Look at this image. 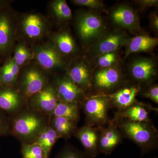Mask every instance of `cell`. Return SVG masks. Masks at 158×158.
Instances as JSON below:
<instances>
[{
	"mask_svg": "<svg viewBox=\"0 0 158 158\" xmlns=\"http://www.w3.org/2000/svg\"><path fill=\"white\" fill-rule=\"evenodd\" d=\"M151 111L157 112L158 109L139 102L124 110L117 111L113 118L139 122H151L149 116Z\"/></svg>",
	"mask_w": 158,
	"mask_h": 158,
	"instance_id": "cell-22",
	"label": "cell"
},
{
	"mask_svg": "<svg viewBox=\"0 0 158 158\" xmlns=\"http://www.w3.org/2000/svg\"><path fill=\"white\" fill-rule=\"evenodd\" d=\"M100 127H94L85 123L78 129L74 136L81 142L86 155L90 158H94L100 153Z\"/></svg>",
	"mask_w": 158,
	"mask_h": 158,
	"instance_id": "cell-18",
	"label": "cell"
},
{
	"mask_svg": "<svg viewBox=\"0 0 158 158\" xmlns=\"http://www.w3.org/2000/svg\"><path fill=\"white\" fill-rule=\"evenodd\" d=\"M154 158H158V157H155Z\"/></svg>",
	"mask_w": 158,
	"mask_h": 158,
	"instance_id": "cell-39",
	"label": "cell"
},
{
	"mask_svg": "<svg viewBox=\"0 0 158 158\" xmlns=\"http://www.w3.org/2000/svg\"><path fill=\"white\" fill-rule=\"evenodd\" d=\"M111 16L115 24L130 32L134 33L141 30L138 15L128 5H122L116 7L112 11Z\"/></svg>",
	"mask_w": 158,
	"mask_h": 158,
	"instance_id": "cell-21",
	"label": "cell"
},
{
	"mask_svg": "<svg viewBox=\"0 0 158 158\" xmlns=\"http://www.w3.org/2000/svg\"><path fill=\"white\" fill-rule=\"evenodd\" d=\"M46 15L54 28L58 29L68 27L73 19L72 11L65 0H51L47 6Z\"/></svg>",
	"mask_w": 158,
	"mask_h": 158,
	"instance_id": "cell-16",
	"label": "cell"
},
{
	"mask_svg": "<svg viewBox=\"0 0 158 158\" xmlns=\"http://www.w3.org/2000/svg\"><path fill=\"white\" fill-rule=\"evenodd\" d=\"M123 137L116 123L112 120L107 125L100 127L99 142L100 153L110 155L121 143Z\"/></svg>",
	"mask_w": 158,
	"mask_h": 158,
	"instance_id": "cell-20",
	"label": "cell"
},
{
	"mask_svg": "<svg viewBox=\"0 0 158 158\" xmlns=\"http://www.w3.org/2000/svg\"><path fill=\"white\" fill-rule=\"evenodd\" d=\"M141 90V86L136 83L121 86L113 93L102 95L109 99L111 108H116L119 112L139 102L136 97Z\"/></svg>",
	"mask_w": 158,
	"mask_h": 158,
	"instance_id": "cell-15",
	"label": "cell"
},
{
	"mask_svg": "<svg viewBox=\"0 0 158 158\" xmlns=\"http://www.w3.org/2000/svg\"><path fill=\"white\" fill-rule=\"evenodd\" d=\"M144 98L149 99L156 103H158V86L157 84L150 85L142 93Z\"/></svg>",
	"mask_w": 158,
	"mask_h": 158,
	"instance_id": "cell-34",
	"label": "cell"
},
{
	"mask_svg": "<svg viewBox=\"0 0 158 158\" xmlns=\"http://www.w3.org/2000/svg\"><path fill=\"white\" fill-rule=\"evenodd\" d=\"M81 104L59 101L51 116H59L78 122L80 119Z\"/></svg>",
	"mask_w": 158,
	"mask_h": 158,
	"instance_id": "cell-26",
	"label": "cell"
},
{
	"mask_svg": "<svg viewBox=\"0 0 158 158\" xmlns=\"http://www.w3.org/2000/svg\"><path fill=\"white\" fill-rule=\"evenodd\" d=\"M48 39L58 52L69 62L80 56L78 48L68 27L53 31Z\"/></svg>",
	"mask_w": 158,
	"mask_h": 158,
	"instance_id": "cell-13",
	"label": "cell"
},
{
	"mask_svg": "<svg viewBox=\"0 0 158 158\" xmlns=\"http://www.w3.org/2000/svg\"><path fill=\"white\" fill-rule=\"evenodd\" d=\"M53 31L46 15L36 11H17V40L30 47L45 41Z\"/></svg>",
	"mask_w": 158,
	"mask_h": 158,
	"instance_id": "cell-2",
	"label": "cell"
},
{
	"mask_svg": "<svg viewBox=\"0 0 158 158\" xmlns=\"http://www.w3.org/2000/svg\"><path fill=\"white\" fill-rule=\"evenodd\" d=\"M55 158H90L84 151L80 150L73 145L66 143Z\"/></svg>",
	"mask_w": 158,
	"mask_h": 158,
	"instance_id": "cell-30",
	"label": "cell"
},
{
	"mask_svg": "<svg viewBox=\"0 0 158 158\" xmlns=\"http://www.w3.org/2000/svg\"><path fill=\"white\" fill-rule=\"evenodd\" d=\"M81 106L86 116L85 123L94 127H101L110 123L108 113L111 107L106 97L102 94L87 97Z\"/></svg>",
	"mask_w": 158,
	"mask_h": 158,
	"instance_id": "cell-8",
	"label": "cell"
},
{
	"mask_svg": "<svg viewBox=\"0 0 158 158\" xmlns=\"http://www.w3.org/2000/svg\"><path fill=\"white\" fill-rule=\"evenodd\" d=\"M130 73L133 79L140 85H151L156 77V64L152 59L141 58L136 59L130 67Z\"/></svg>",
	"mask_w": 158,
	"mask_h": 158,
	"instance_id": "cell-19",
	"label": "cell"
},
{
	"mask_svg": "<svg viewBox=\"0 0 158 158\" xmlns=\"http://www.w3.org/2000/svg\"><path fill=\"white\" fill-rule=\"evenodd\" d=\"M77 123L59 116H50L49 126L53 129L59 138L66 141L74 136L77 130Z\"/></svg>",
	"mask_w": 158,
	"mask_h": 158,
	"instance_id": "cell-24",
	"label": "cell"
},
{
	"mask_svg": "<svg viewBox=\"0 0 158 158\" xmlns=\"http://www.w3.org/2000/svg\"><path fill=\"white\" fill-rule=\"evenodd\" d=\"M71 2L75 6L88 7L92 9H100L104 7L103 3L99 0H72Z\"/></svg>",
	"mask_w": 158,
	"mask_h": 158,
	"instance_id": "cell-33",
	"label": "cell"
},
{
	"mask_svg": "<svg viewBox=\"0 0 158 158\" xmlns=\"http://www.w3.org/2000/svg\"><path fill=\"white\" fill-rule=\"evenodd\" d=\"M27 106V99L15 86L0 84V110L11 117Z\"/></svg>",
	"mask_w": 158,
	"mask_h": 158,
	"instance_id": "cell-12",
	"label": "cell"
},
{
	"mask_svg": "<svg viewBox=\"0 0 158 158\" xmlns=\"http://www.w3.org/2000/svg\"><path fill=\"white\" fill-rule=\"evenodd\" d=\"M129 38L123 31L112 32L102 37L93 46L90 51V56L94 58H97L104 54L116 52L125 45Z\"/></svg>",
	"mask_w": 158,
	"mask_h": 158,
	"instance_id": "cell-17",
	"label": "cell"
},
{
	"mask_svg": "<svg viewBox=\"0 0 158 158\" xmlns=\"http://www.w3.org/2000/svg\"><path fill=\"white\" fill-rule=\"evenodd\" d=\"M59 139L56 132L48 126L40 135L34 143L40 145L49 157L53 147Z\"/></svg>",
	"mask_w": 158,
	"mask_h": 158,
	"instance_id": "cell-28",
	"label": "cell"
},
{
	"mask_svg": "<svg viewBox=\"0 0 158 158\" xmlns=\"http://www.w3.org/2000/svg\"><path fill=\"white\" fill-rule=\"evenodd\" d=\"M34 55V61L51 73H65L69 61L60 55L52 42L46 40L31 48Z\"/></svg>",
	"mask_w": 158,
	"mask_h": 158,
	"instance_id": "cell-6",
	"label": "cell"
},
{
	"mask_svg": "<svg viewBox=\"0 0 158 158\" xmlns=\"http://www.w3.org/2000/svg\"><path fill=\"white\" fill-rule=\"evenodd\" d=\"M14 1L12 0H0V8L7 5H11Z\"/></svg>",
	"mask_w": 158,
	"mask_h": 158,
	"instance_id": "cell-37",
	"label": "cell"
},
{
	"mask_svg": "<svg viewBox=\"0 0 158 158\" xmlns=\"http://www.w3.org/2000/svg\"><path fill=\"white\" fill-rule=\"evenodd\" d=\"M117 52L107 53L97 58V65L101 68H107L114 66L118 59Z\"/></svg>",
	"mask_w": 158,
	"mask_h": 158,
	"instance_id": "cell-31",
	"label": "cell"
},
{
	"mask_svg": "<svg viewBox=\"0 0 158 158\" xmlns=\"http://www.w3.org/2000/svg\"><path fill=\"white\" fill-rule=\"evenodd\" d=\"M52 76L33 61L20 69L16 87L28 100L48 85Z\"/></svg>",
	"mask_w": 158,
	"mask_h": 158,
	"instance_id": "cell-5",
	"label": "cell"
},
{
	"mask_svg": "<svg viewBox=\"0 0 158 158\" xmlns=\"http://www.w3.org/2000/svg\"><path fill=\"white\" fill-rule=\"evenodd\" d=\"M49 117L27 106L10 117V135L21 144L34 143L48 126Z\"/></svg>",
	"mask_w": 158,
	"mask_h": 158,
	"instance_id": "cell-1",
	"label": "cell"
},
{
	"mask_svg": "<svg viewBox=\"0 0 158 158\" xmlns=\"http://www.w3.org/2000/svg\"><path fill=\"white\" fill-rule=\"evenodd\" d=\"M59 101L56 91L51 82L27 100V106L48 116L52 114Z\"/></svg>",
	"mask_w": 158,
	"mask_h": 158,
	"instance_id": "cell-14",
	"label": "cell"
},
{
	"mask_svg": "<svg viewBox=\"0 0 158 158\" xmlns=\"http://www.w3.org/2000/svg\"><path fill=\"white\" fill-rule=\"evenodd\" d=\"M51 82L56 91L59 101L81 104L86 98L83 91L65 73L53 75Z\"/></svg>",
	"mask_w": 158,
	"mask_h": 158,
	"instance_id": "cell-11",
	"label": "cell"
},
{
	"mask_svg": "<svg viewBox=\"0 0 158 158\" xmlns=\"http://www.w3.org/2000/svg\"><path fill=\"white\" fill-rule=\"evenodd\" d=\"M2 63L0 62V67H1V65H2Z\"/></svg>",
	"mask_w": 158,
	"mask_h": 158,
	"instance_id": "cell-38",
	"label": "cell"
},
{
	"mask_svg": "<svg viewBox=\"0 0 158 158\" xmlns=\"http://www.w3.org/2000/svg\"><path fill=\"white\" fill-rule=\"evenodd\" d=\"M65 73L87 97V92L92 89L93 74L86 59L79 56L72 59Z\"/></svg>",
	"mask_w": 158,
	"mask_h": 158,
	"instance_id": "cell-10",
	"label": "cell"
},
{
	"mask_svg": "<svg viewBox=\"0 0 158 158\" xmlns=\"http://www.w3.org/2000/svg\"><path fill=\"white\" fill-rule=\"evenodd\" d=\"M150 23L153 30L158 31V16L156 12L152 13L150 15Z\"/></svg>",
	"mask_w": 158,
	"mask_h": 158,
	"instance_id": "cell-36",
	"label": "cell"
},
{
	"mask_svg": "<svg viewBox=\"0 0 158 158\" xmlns=\"http://www.w3.org/2000/svg\"><path fill=\"white\" fill-rule=\"evenodd\" d=\"M158 44L157 38L144 34L130 38L125 44L124 59L131 54L152 50Z\"/></svg>",
	"mask_w": 158,
	"mask_h": 158,
	"instance_id": "cell-23",
	"label": "cell"
},
{
	"mask_svg": "<svg viewBox=\"0 0 158 158\" xmlns=\"http://www.w3.org/2000/svg\"><path fill=\"white\" fill-rule=\"evenodd\" d=\"M11 118L0 110V137L10 135Z\"/></svg>",
	"mask_w": 158,
	"mask_h": 158,
	"instance_id": "cell-32",
	"label": "cell"
},
{
	"mask_svg": "<svg viewBox=\"0 0 158 158\" xmlns=\"http://www.w3.org/2000/svg\"><path fill=\"white\" fill-rule=\"evenodd\" d=\"M20 69L11 57L6 59L0 67V84L16 86Z\"/></svg>",
	"mask_w": 158,
	"mask_h": 158,
	"instance_id": "cell-25",
	"label": "cell"
},
{
	"mask_svg": "<svg viewBox=\"0 0 158 158\" xmlns=\"http://www.w3.org/2000/svg\"><path fill=\"white\" fill-rule=\"evenodd\" d=\"M137 2L142 11L152 7L157 6L158 4L157 0H140Z\"/></svg>",
	"mask_w": 158,
	"mask_h": 158,
	"instance_id": "cell-35",
	"label": "cell"
},
{
	"mask_svg": "<svg viewBox=\"0 0 158 158\" xmlns=\"http://www.w3.org/2000/svg\"><path fill=\"white\" fill-rule=\"evenodd\" d=\"M112 120L120 130L123 138L130 139L138 145L141 155L157 148L158 131L152 122H139L114 118Z\"/></svg>",
	"mask_w": 158,
	"mask_h": 158,
	"instance_id": "cell-3",
	"label": "cell"
},
{
	"mask_svg": "<svg viewBox=\"0 0 158 158\" xmlns=\"http://www.w3.org/2000/svg\"><path fill=\"white\" fill-rule=\"evenodd\" d=\"M17 11L7 5L0 8V62L11 57L17 42Z\"/></svg>",
	"mask_w": 158,
	"mask_h": 158,
	"instance_id": "cell-4",
	"label": "cell"
},
{
	"mask_svg": "<svg viewBox=\"0 0 158 158\" xmlns=\"http://www.w3.org/2000/svg\"><path fill=\"white\" fill-rule=\"evenodd\" d=\"M11 58L21 69L34 61V55L31 48L22 41L17 40Z\"/></svg>",
	"mask_w": 158,
	"mask_h": 158,
	"instance_id": "cell-27",
	"label": "cell"
},
{
	"mask_svg": "<svg viewBox=\"0 0 158 158\" xmlns=\"http://www.w3.org/2000/svg\"><path fill=\"white\" fill-rule=\"evenodd\" d=\"M123 77L119 69L114 66L101 68L92 74V89L96 94H108L114 92L121 87Z\"/></svg>",
	"mask_w": 158,
	"mask_h": 158,
	"instance_id": "cell-9",
	"label": "cell"
},
{
	"mask_svg": "<svg viewBox=\"0 0 158 158\" xmlns=\"http://www.w3.org/2000/svg\"><path fill=\"white\" fill-rule=\"evenodd\" d=\"M22 158H49L45 151L36 143L21 144Z\"/></svg>",
	"mask_w": 158,
	"mask_h": 158,
	"instance_id": "cell-29",
	"label": "cell"
},
{
	"mask_svg": "<svg viewBox=\"0 0 158 158\" xmlns=\"http://www.w3.org/2000/svg\"><path fill=\"white\" fill-rule=\"evenodd\" d=\"M74 28L78 37L84 44L98 39L105 31L101 17L89 11H77L74 17Z\"/></svg>",
	"mask_w": 158,
	"mask_h": 158,
	"instance_id": "cell-7",
	"label": "cell"
}]
</instances>
